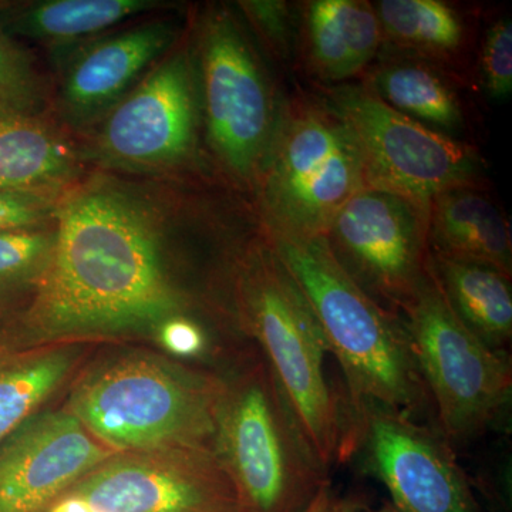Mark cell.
I'll use <instances>...</instances> for the list:
<instances>
[{
    "mask_svg": "<svg viewBox=\"0 0 512 512\" xmlns=\"http://www.w3.org/2000/svg\"><path fill=\"white\" fill-rule=\"evenodd\" d=\"M160 335L165 348L175 355H197L204 349L205 338L201 329L184 316L165 322L160 328Z\"/></svg>",
    "mask_w": 512,
    "mask_h": 512,
    "instance_id": "f1b7e54d",
    "label": "cell"
},
{
    "mask_svg": "<svg viewBox=\"0 0 512 512\" xmlns=\"http://www.w3.org/2000/svg\"><path fill=\"white\" fill-rule=\"evenodd\" d=\"M483 74L487 92L495 100L507 99L512 92V22L498 20L485 36Z\"/></svg>",
    "mask_w": 512,
    "mask_h": 512,
    "instance_id": "484cf974",
    "label": "cell"
},
{
    "mask_svg": "<svg viewBox=\"0 0 512 512\" xmlns=\"http://www.w3.org/2000/svg\"><path fill=\"white\" fill-rule=\"evenodd\" d=\"M348 413L352 458L362 457L399 512H478L466 474L436 427L382 407Z\"/></svg>",
    "mask_w": 512,
    "mask_h": 512,
    "instance_id": "7c38bea8",
    "label": "cell"
},
{
    "mask_svg": "<svg viewBox=\"0 0 512 512\" xmlns=\"http://www.w3.org/2000/svg\"><path fill=\"white\" fill-rule=\"evenodd\" d=\"M62 497L93 512H249L218 454L201 450L116 453Z\"/></svg>",
    "mask_w": 512,
    "mask_h": 512,
    "instance_id": "8fae6325",
    "label": "cell"
},
{
    "mask_svg": "<svg viewBox=\"0 0 512 512\" xmlns=\"http://www.w3.org/2000/svg\"><path fill=\"white\" fill-rule=\"evenodd\" d=\"M197 100L190 59L171 55L109 111L97 137L104 158L131 168H163L190 156Z\"/></svg>",
    "mask_w": 512,
    "mask_h": 512,
    "instance_id": "4fadbf2b",
    "label": "cell"
},
{
    "mask_svg": "<svg viewBox=\"0 0 512 512\" xmlns=\"http://www.w3.org/2000/svg\"><path fill=\"white\" fill-rule=\"evenodd\" d=\"M322 237L350 278L397 315L429 272V210L394 192L363 188Z\"/></svg>",
    "mask_w": 512,
    "mask_h": 512,
    "instance_id": "9c48e42d",
    "label": "cell"
},
{
    "mask_svg": "<svg viewBox=\"0 0 512 512\" xmlns=\"http://www.w3.org/2000/svg\"><path fill=\"white\" fill-rule=\"evenodd\" d=\"M76 168L72 144L35 113L0 111V190L53 194Z\"/></svg>",
    "mask_w": 512,
    "mask_h": 512,
    "instance_id": "ac0fdd59",
    "label": "cell"
},
{
    "mask_svg": "<svg viewBox=\"0 0 512 512\" xmlns=\"http://www.w3.org/2000/svg\"><path fill=\"white\" fill-rule=\"evenodd\" d=\"M40 83L26 50L0 26V111L35 113Z\"/></svg>",
    "mask_w": 512,
    "mask_h": 512,
    "instance_id": "d4e9b609",
    "label": "cell"
},
{
    "mask_svg": "<svg viewBox=\"0 0 512 512\" xmlns=\"http://www.w3.org/2000/svg\"><path fill=\"white\" fill-rule=\"evenodd\" d=\"M431 269L461 323L488 348L508 352L512 339L511 276L490 266L433 254Z\"/></svg>",
    "mask_w": 512,
    "mask_h": 512,
    "instance_id": "d6986e66",
    "label": "cell"
},
{
    "mask_svg": "<svg viewBox=\"0 0 512 512\" xmlns=\"http://www.w3.org/2000/svg\"><path fill=\"white\" fill-rule=\"evenodd\" d=\"M262 200L269 232L320 237L360 190L367 187L355 138L329 109L291 110L262 165Z\"/></svg>",
    "mask_w": 512,
    "mask_h": 512,
    "instance_id": "52a82bcc",
    "label": "cell"
},
{
    "mask_svg": "<svg viewBox=\"0 0 512 512\" xmlns=\"http://www.w3.org/2000/svg\"><path fill=\"white\" fill-rule=\"evenodd\" d=\"M217 453L249 512H302L328 481L266 359L221 382Z\"/></svg>",
    "mask_w": 512,
    "mask_h": 512,
    "instance_id": "5b68a950",
    "label": "cell"
},
{
    "mask_svg": "<svg viewBox=\"0 0 512 512\" xmlns=\"http://www.w3.org/2000/svg\"><path fill=\"white\" fill-rule=\"evenodd\" d=\"M56 244L25 323L40 338L160 329L184 316L160 222L146 201L97 181L57 205Z\"/></svg>",
    "mask_w": 512,
    "mask_h": 512,
    "instance_id": "6da1fadb",
    "label": "cell"
},
{
    "mask_svg": "<svg viewBox=\"0 0 512 512\" xmlns=\"http://www.w3.org/2000/svg\"><path fill=\"white\" fill-rule=\"evenodd\" d=\"M239 303L245 325L264 350L320 466L328 471L348 463L352 431L345 400L326 377L328 343L269 239L245 265Z\"/></svg>",
    "mask_w": 512,
    "mask_h": 512,
    "instance_id": "3957f363",
    "label": "cell"
},
{
    "mask_svg": "<svg viewBox=\"0 0 512 512\" xmlns=\"http://www.w3.org/2000/svg\"><path fill=\"white\" fill-rule=\"evenodd\" d=\"M370 90L403 116L441 134L463 123L457 94L436 70L424 64H387L373 77Z\"/></svg>",
    "mask_w": 512,
    "mask_h": 512,
    "instance_id": "7402d4cb",
    "label": "cell"
},
{
    "mask_svg": "<svg viewBox=\"0 0 512 512\" xmlns=\"http://www.w3.org/2000/svg\"><path fill=\"white\" fill-rule=\"evenodd\" d=\"M365 504L355 495H342L326 481L302 512H362Z\"/></svg>",
    "mask_w": 512,
    "mask_h": 512,
    "instance_id": "f546056e",
    "label": "cell"
},
{
    "mask_svg": "<svg viewBox=\"0 0 512 512\" xmlns=\"http://www.w3.org/2000/svg\"><path fill=\"white\" fill-rule=\"evenodd\" d=\"M308 299L345 376L346 410L375 406L419 420L431 404L402 316L383 308L336 261L326 239L269 232Z\"/></svg>",
    "mask_w": 512,
    "mask_h": 512,
    "instance_id": "7a4b0ae2",
    "label": "cell"
},
{
    "mask_svg": "<svg viewBox=\"0 0 512 512\" xmlns=\"http://www.w3.org/2000/svg\"><path fill=\"white\" fill-rule=\"evenodd\" d=\"M205 120L222 165L242 181L261 174L275 134L274 103L261 64L238 23L215 13L202 30Z\"/></svg>",
    "mask_w": 512,
    "mask_h": 512,
    "instance_id": "30bf717a",
    "label": "cell"
},
{
    "mask_svg": "<svg viewBox=\"0 0 512 512\" xmlns=\"http://www.w3.org/2000/svg\"><path fill=\"white\" fill-rule=\"evenodd\" d=\"M50 512H93L90 505L76 497H62L50 507Z\"/></svg>",
    "mask_w": 512,
    "mask_h": 512,
    "instance_id": "4dcf8cb0",
    "label": "cell"
},
{
    "mask_svg": "<svg viewBox=\"0 0 512 512\" xmlns=\"http://www.w3.org/2000/svg\"><path fill=\"white\" fill-rule=\"evenodd\" d=\"M306 35L316 72L332 82L362 72L383 40L375 6L360 0L309 3Z\"/></svg>",
    "mask_w": 512,
    "mask_h": 512,
    "instance_id": "e0dca14e",
    "label": "cell"
},
{
    "mask_svg": "<svg viewBox=\"0 0 512 512\" xmlns=\"http://www.w3.org/2000/svg\"><path fill=\"white\" fill-rule=\"evenodd\" d=\"M56 210L53 194L0 190V234L46 227L47 221L55 220Z\"/></svg>",
    "mask_w": 512,
    "mask_h": 512,
    "instance_id": "4316f807",
    "label": "cell"
},
{
    "mask_svg": "<svg viewBox=\"0 0 512 512\" xmlns=\"http://www.w3.org/2000/svg\"><path fill=\"white\" fill-rule=\"evenodd\" d=\"M383 36L417 52H451L463 42L460 16L437 0H382L375 6Z\"/></svg>",
    "mask_w": 512,
    "mask_h": 512,
    "instance_id": "603a6c76",
    "label": "cell"
},
{
    "mask_svg": "<svg viewBox=\"0 0 512 512\" xmlns=\"http://www.w3.org/2000/svg\"><path fill=\"white\" fill-rule=\"evenodd\" d=\"M220 392L218 380L130 357L84 377L69 412L116 453H217Z\"/></svg>",
    "mask_w": 512,
    "mask_h": 512,
    "instance_id": "277c9868",
    "label": "cell"
},
{
    "mask_svg": "<svg viewBox=\"0 0 512 512\" xmlns=\"http://www.w3.org/2000/svg\"><path fill=\"white\" fill-rule=\"evenodd\" d=\"M328 109L355 138L367 187L402 195L427 210L441 192L473 187V148L403 116L367 87L333 89Z\"/></svg>",
    "mask_w": 512,
    "mask_h": 512,
    "instance_id": "ba28073f",
    "label": "cell"
},
{
    "mask_svg": "<svg viewBox=\"0 0 512 512\" xmlns=\"http://www.w3.org/2000/svg\"><path fill=\"white\" fill-rule=\"evenodd\" d=\"M55 228H30L0 234V299L37 285L52 259Z\"/></svg>",
    "mask_w": 512,
    "mask_h": 512,
    "instance_id": "cb8c5ba5",
    "label": "cell"
},
{
    "mask_svg": "<svg viewBox=\"0 0 512 512\" xmlns=\"http://www.w3.org/2000/svg\"><path fill=\"white\" fill-rule=\"evenodd\" d=\"M116 451L69 410L33 414L0 443V512H46Z\"/></svg>",
    "mask_w": 512,
    "mask_h": 512,
    "instance_id": "5bb4252c",
    "label": "cell"
},
{
    "mask_svg": "<svg viewBox=\"0 0 512 512\" xmlns=\"http://www.w3.org/2000/svg\"><path fill=\"white\" fill-rule=\"evenodd\" d=\"M429 245L433 255L512 275L510 224L497 205L473 187L453 188L431 200Z\"/></svg>",
    "mask_w": 512,
    "mask_h": 512,
    "instance_id": "2e32d148",
    "label": "cell"
},
{
    "mask_svg": "<svg viewBox=\"0 0 512 512\" xmlns=\"http://www.w3.org/2000/svg\"><path fill=\"white\" fill-rule=\"evenodd\" d=\"M73 363L70 350L22 352L0 346V443L56 392Z\"/></svg>",
    "mask_w": 512,
    "mask_h": 512,
    "instance_id": "44dd1931",
    "label": "cell"
},
{
    "mask_svg": "<svg viewBox=\"0 0 512 512\" xmlns=\"http://www.w3.org/2000/svg\"><path fill=\"white\" fill-rule=\"evenodd\" d=\"M157 8L161 3L153 0H45L2 6L0 26L12 37L62 45Z\"/></svg>",
    "mask_w": 512,
    "mask_h": 512,
    "instance_id": "ffe728a7",
    "label": "cell"
},
{
    "mask_svg": "<svg viewBox=\"0 0 512 512\" xmlns=\"http://www.w3.org/2000/svg\"><path fill=\"white\" fill-rule=\"evenodd\" d=\"M434 413L448 443L484 434L510 409L508 352L485 346L448 305L431 269L400 312Z\"/></svg>",
    "mask_w": 512,
    "mask_h": 512,
    "instance_id": "8992f818",
    "label": "cell"
},
{
    "mask_svg": "<svg viewBox=\"0 0 512 512\" xmlns=\"http://www.w3.org/2000/svg\"><path fill=\"white\" fill-rule=\"evenodd\" d=\"M241 8L254 20L259 29L265 33L275 46L281 47L288 43L289 12L284 2H242Z\"/></svg>",
    "mask_w": 512,
    "mask_h": 512,
    "instance_id": "83f0119b",
    "label": "cell"
},
{
    "mask_svg": "<svg viewBox=\"0 0 512 512\" xmlns=\"http://www.w3.org/2000/svg\"><path fill=\"white\" fill-rule=\"evenodd\" d=\"M175 36L173 23L154 20L83 46L64 70V110L87 121L116 106L128 86L173 46Z\"/></svg>",
    "mask_w": 512,
    "mask_h": 512,
    "instance_id": "9a60e30c",
    "label": "cell"
}]
</instances>
